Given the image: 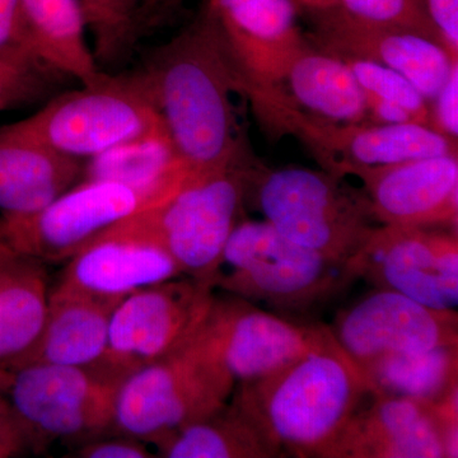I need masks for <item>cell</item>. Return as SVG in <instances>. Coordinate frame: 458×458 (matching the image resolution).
<instances>
[{"mask_svg":"<svg viewBox=\"0 0 458 458\" xmlns=\"http://www.w3.org/2000/svg\"><path fill=\"white\" fill-rule=\"evenodd\" d=\"M247 194L282 236L333 260L349 262L378 227L366 192L325 170L252 162Z\"/></svg>","mask_w":458,"mask_h":458,"instance_id":"3957f363","label":"cell"},{"mask_svg":"<svg viewBox=\"0 0 458 458\" xmlns=\"http://www.w3.org/2000/svg\"><path fill=\"white\" fill-rule=\"evenodd\" d=\"M348 264L357 280L432 309L456 311L457 232L379 225Z\"/></svg>","mask_w":458,"mask_h":458,"instance_id":"7c38bea8","label":"cell"},{"mask_svg":"<svg viewBox=\"0 0 458 458\" xmlns=\"http://www.w3.org/2000/svg\"><path fill=\"white\" fill-rule=\"evenodd\" d=\"M280 86L312 116L331 123H369L364 92L349 66L310 41L286 66Z\"/></svg>","mask_w":458,"mask_h":458,"instance_id":"603a6c76","label":"cell"},{"mask_svg":"<svg viewBox=\"0 0 458 458\" xmlns=\"http://www.w3.org/2000/svg\"><path fill=\"white\" fill-rule=\"evenodd\" d=\"M349 66L364 95L399 105L414 114L421 125H429L430 105L405 77L369 60L349 55H335Z\"/></svg>","mask_w":458,"mask_h":458,"instance_id":"f1b7e54d","label":"cell"},{"mask_svg":"<svg viewBox=\"0 0 458 458\" xmlns=\"http://www.w3.org/2000/svg\"><path fill=\"white\" fill-rule=\"evenodd\" d=\"M0 59L42 64L30 42L20 0H0Z\"/></svg>","mask_w":458,"mask_h":458,"instance_id":"1f68e13d","label":"cell"},{"mask_svg":"<svg viewBox=\"0 0 458 458\" xmlns=\"http://www.w3.org/2000/svg\"><path fill=\"white\" fill-rule=\"evenodd\" d=\"M0 438L8 439V441L18 443L23 448L26 447L25 437L18 426L7 397L2 391H0Z\"/></svg>","mask_w":458,"mask_h":458,"instance_id":"d590c367","label":"cell"},{"mask_svg":"<svg viewBox=\"0 0 458 458\" xmlns=\"http://www.w3.org/2000/svg\"><path fill=\"white\" fill-rule=\"evenodd\" d=\"M430 107V128L450 140L458 138V63L452 68L450 77L443 84Z\"/></svg>","mask_w":458,"mask_h":458,"instance_id":"d6a6232c","label":"cell"},{"mask_svg":"<svg viewBox=\"0 0 458 458\" xmlns=\"http://www.w3.org/2000/svg\"><path fill=\"white\" fill-rule=\"evenodd\" d=\"M214 298L213 286L185 276L126 295L114 307L99 361L128 377L176 352L197 335Z\"/></svg>","mask_w":458,"mask_h":458,"instance_id":"30bf717a","label":"cell"},{"mask_svg":"<svg viewBox=\"0 0 458 458\" xmlns=\"http://www.w3.org/2000/svg\"><path fill=\"white\" fill-rule=\"evenodd\" d=\"M82 159L51 149L16 123L0 128V213L40 212L82 179Z\"/></svg>","mask_w":458,"mask_h":458,"instance_id":"44dd1931","label":"cell"},{"mask_svg":"<svg viewBox=\"0 0 458 458\" xmlns=\"http://www.w3.org/2000/svg\"><path fill=\"white\" fill-rule=\"evenodd\" d=\"M251 164L190 176L171 197L128 219L164 247L182 276L214 288L228 238L245 219Z\"/></svg>","mask_w":458,"mask_h":458,"instance_id":"52a82bcc","label":"cell"},{"mask_svg":"<svg viewBox=\"0 0 458 458\" xmlns=\"http://www.w3.org/2000/svg\"><path fill=\"white\" fill-rule=\"evenodd\" d=\"M50 73L55 74L38 63L0 59V111L40 98L49 87Z\"/></svg>","mask_w":458,"mask_h":458,"instance_id":"4dcf8cb0","label":"cell"},{"mask_svg":"<svg viewBox=\"0 0 458 458\" xmlns=\"http://www.w3.org/2000/svg\"><path fill=\"white\" fill-rule=\"evenodd\" d=\"M177 276L182 274L164 247L125 219L66 261L57 284L122 301L141 288Z\"/></svg>","mask_w":458,"mask_h":458,"instance_id":"e0dca14e","label":"cell"},{"mask_svg":"<svg viewBox=\"0 0 458 458\" xmlns=\"http://www.w3.org/2000/svg\"><path fill=\"white\" fill-rule=\"evenodd\" d=\"M331 333L357 364L387 354L458 345L457 311L376 288L336 316Z\"/></svg>","mask_w":458,"mask_h":458,"instance_id":"5bb4252c","label":"cell"},{"mask_svg":"<svg viewBox=\"0 0 458 458\" xmlns=\"http://www.w3.org/2000/svg\"><path fill=\"white\" fill-rule=\"evenodd\" d=\"M174 153L191 176L249 164L232 93L240 75L209 3L138 72Z\"/></svg>","mask_w":458,"mask_h":458,"instance_id":"6da1fadb","label":"cell"},{"mask_svg":"<svg viewBox=\"0 0 458 458\" xmlns=\"http://www.w3.org/2000/svg\"><path fill=\"white\" fill-rule=\"evenodd\" d=\"M9 372L3 394L27 445L93 437L114 428L117 394L126 377L101 361L32 364Z\"/></svg>","mask_w":458,"mask_h":458,"instance_id":"9c48e42d","label":"cell"},{"mask_svg":"<svg viewBox=\"0 0 458 458\" xmlns=\"http://www.w3.org/2000/svg\"><path fill=\"white\" fill-rule=\"evenodd\" d=\"M199 334L237 385L269 375L313 351L331 328L298 324L232 295L214 298Z\"/></svg>","mask_w":458,"mask_h":458,"instance_id":"4fadbf2b","label":"cell"},{"mask_svg":"<svg viewBox=\"0 0 458 458\" xmlns=\"http://www.w3.org/2000/svg\"><path fill=\"white\" fill-rule=\"evenodd\" d=\"M45 265L12 245L0 225V369L38 335L50 292Z\"/></svg>","mask_w":458,"mask_h":458,"instance_id":"7402d4cb","label":"cell"},{"mask_svg":"<svg viewBox=\"0 0 458 458\" xmlns=\"http://www.w3.org/2000/svg\"><path fill=\"white\" fill-rule=\"evenodd\" d=\"M294 2L298 9H302L303 12L339 7V0H294Z\"/></svg>","mask_w":458,"mask_h":458,"instance_id":"8d00e7d4","label":"cell"},{"mask_svg":"<svg viewBox=\"0 0 458 458\" xmlns=\"http://www.w3.org/2000/svg\"><path fill=\"white\" fill-rule=\"evenodd\" d=\"M9 377H11L9 370L0 369V391L2 393H4L5 387H7Z\"/></svg>","mask_w":458,"mask_h":458,"instance_id":"f35d334b","label":"cell"},{"mask_svg":"<svg viewBox=\"0 0 458 458\" xmlns=\"http://www.w3.org/2000/svg\"><path fill=\"white\" fill-rule=\"evenodd\" d=\"M165 458H276L282 454L228 401L212 414L172 430L155 442Z\"/></svg>","mask_w":458,"mask_h":458,"instance_id":"484cf974","label":"cell"},{"mask_svg":"<svg viewBox=\"0 0 458 458\" xmlns=\"http://www.w3.org/2000/svg\"><path fill=\"white\" fill-rule=\"evenodd\" d=\"M87 31L95 41L96 62L116 66L125 62L140 38V0H78Z\"/></svg>","mask_w":458,"mask_h":458,"instance_id":"83f0119b","label":"cell"},{"mask_svg":"<svg viewBox=\"0 0 458 458\" xmlns=\"http://www.w3.org/2000/svg\"><path fill=\"white\" fill-rule=\"evenodd\" d=\"M339 7L366 22L409 30L442 45L420 0H339Z\"/></svg>","mask_w":458,"mask_h":458,"instance_id":"f546056e","label":"cell"},{"mask_svg":"<svg viewBox=\"0 0 458 458\" xmlns=\"http://www.w3.org/2000/svg\"><path fill=\"white\" fill-rule=\"evenodd\" d=\"M304 13L312 25L307 38L316 47L387 66L405 77L429 104L458 63L442 45L419 33L366 22L340 7Z\"/></svg>","mask_w":458,"mask_h":458,"instance_id":"9a60e30c","label":"cell"},{"mask_svg":"<svg viewBox=\"0 0 458 458\" xmlns=\"http://www.w3.org/2000/svg\"><path fill=\"white\" fill-rule=\"evenodd\" d=\"M442 47L458 59V0H420Z\"/></svg>","mask_w":458,"mask_h":458,"instance_id":"836d02e7","label":"cell"},{"mask_svg":"<svg viewBox=\"0 0 458 458\" xmlns=\"http://www.w3.org/2000/svg\"><path fill=\"white\" fill-rule=\"evenodd\" d=\"M16 123L51 149L82 161L165 131L138 72L104 73L98 82L51 98L38 113Z\"/></svg>","mask_w":458,"mask_h":458,"instance_id":"ba28073f","label":"cell"},{"mask_svg":"<svg viewBox=\"0 0 458 458\" xmlns=\"http://www.w3.org/2000/svg\"><path fill=\"white\" fill-rule=\"evenodd\" d=\"M221 23L241 84H280L309 44L295 23L294 0H208Z\"/></svg>","mask_w":458,"mask_h":458,"instance_id":"ac0fdd59","label":"cell"},{"mask_svg":"<svg viewBox=\"0 0 458 458\" xmlns=\"http://www.w3.org/2000/svg\"><path fill=\"white\" fill-rule=\"evenodd\" d=\"M177 0H156V5L157 4H174V3H176Z\"/></svg>","mask_w":458,"mask_h":458,"instance_id":"ab89813d","label":"cell"},{"mask_svg":"<svg viewBox=\"0 0 458 458\" xmlns=\"http://www.w3.org/2000/svg\"><path fill=\"white\" fill-rule=\"evenodd\" d=\"M351 176L363 182L370 209L381 225H445L457 231V155L357 168Z\"/></svg>","mask_w":458,"mask_h":458,"instance_id":"2e32d148","label":"cell"},{"mask_svg":"<svg viewBox=\"0 0 458 458\" xmlns=\"http://www.w3.org/2000/svg\"><path fill=\"white\" fill-rule=\"evenodd\" d=\"M358 367L369 394L434 405L458 387V345L382 355Z\"/></svg>","mask_w":458,"mask_h":458,"instance_id":"4316f807","label":"cell"},{"mask_svg":"<svg viewBox=\"0 0 458 458\" xmlns=\"http://www.w3.org/2000/svg\"><path fill=\"white\" fill-rule=\"evenodd\" d=\"M234 387L232 377L198 333L182 348L123 379L114 428L123 436L155 443L221 409Z\"/></svg>","mask_w":458,"mask_h":458,"instance_id":"8992f818","label":"cell"},{"mask_svg":"<svg viewBox=\"0 0 458 458\" xmlns=\"http://www.w3.org/2000/svg\"><path fill=\"white\" fill-rule=\"evenodd\" d=\"M30 42L42 64L82 86L105 72L87 42V25L78 0H20Z\"/></svg>","mask_w":458,"mask_h":458,"instance_id":"cb8c5ba5","label":"cell"},{"mask_svg":"<svg viewBox=\"0 0 458 458\" xmlns=\"http://www.w3.org/2000/svg\"><path fill=\"white\" fill-rule=\"evenodd\" d=\"M355 280L348 262L297 245L267 222L245 218L228 238L214 288L301 316L330 302Z\"/></svg>","mask_w":458,"mask_h":458,"instance_id":"277c9868","label":"cell"},{"mask_svg":"<svg viewBox=\"0 0 458 458\" xmlns=\"http://www.w3.org/2000/svg\"><path fill=\"white\" fill-rule=\"evenodd\" d=\"M333 458H447L432 405L369 394L349 421Z\"/></svg>","mask_w":458,"mask_h":458,"instance_id":"d6986e66","label":"cell"},{"mask_svg":"<svg viewBox=\"0 0 458 458\" xmlns=\"http://www.w3.org/2000/svg\"><path fill=\"white\" fill-rule=\"evenodd\" d=\"M119 302L57 284L49 292L35 342L8 370L32 364L98 363L106 352L111 316Z\"/></svg>","mask_w":458,"mask_h":458,"instance_id":"ffe728a7","label":"cell"},{"mask_svg":"<svg viewBox=\"0 0 458 458\" xmlns=\"http://www.w3.org/2000/svg\"><path fill=\"white\" fill-rule=\"evenodd\" d=\"M22 450V445H18V443L0 438V458L14 456V454H20Z\"/></svg>","mask_w":458,"mask_h":458,"instance_id":"74e56055","label":"cell"},{"mask_svg":"<svg viewBox=\"0 0 458 458\" xmlns=\"http://www.w3.org/2000/svg\"><path fill=\"white\" fill-rule=\"evenodd\" d=\"M140 439L131 436L120 438L95 439L83 445L77 451V457L82 458H149L155 457Z\"/></svg>","mask_w":458,"mask_h":458,"instance_id":"e575fe53","label":"cell"},{"mask_svg":"<svg viewBox=\"0 0 458 458\" xmlns=\"http://www.w3.org/2000/svg\"><path fill=\"white\" fill-rule=\"evenodd\" d=\"M143 4L156 5V0H140Z\"/></svg>","mask_w":458,"mask_h":458,"instance_id":"60d3db41","label":"cell"},{"mask_svg":"<svg viewBox=\"0 0 458 458\" xmlns=\"http://www.w3.org/2000/svg\"><path fill=\"white\" fill-rule=\"evenodd\" d=\"M87 161L83 180L123 183L144 192L156 205L171 197L191 176L165 131L128 141Z\"/></svg>","mask_w":458,"mask_h":458,"instance_id":"d4e9b609","label":"cell"},{"mask_svg":"<svg viewBox=\"0 0 458 458\" xmlns=\"http://www.w3.org/2000/svg\"><path fill=\"white\" fill-rule=\"evenodd\" d=\"M155 205L152 198L123 183L82 180L40 212L0 216V225L20 251L53 264L71 260L117 223Z\"/></svg>","mask_w":458,"mask_h":458,"instance_id":"8fae6325","label":"cell"},{"mask_svg":"<svg viewBox=\"0 0 458 458\" xmlns=\"http://www.w3.org/2000/svg\"><path fill=\"white\" fill-rule=\"evenodd\" d=\"M243 95L271 134L294 135L325 171L336 176L357 168L457 155V140L421 123L327 122L301 110L279 84L250 86Z\"/></svg>","mask_w":458,"mask_h":458,"instance_id":"5b68a950","label":"cell"},{"mask_svg":"<svg viewBox=\"0 0 458 458\" xmlns=\"http://www.w3.org/2000/svg\"><path fill=\"white\" fill-rule=\"evenodd\" d=\"M369 394L360 367L331 333L282 369L237 384L231 401L283 457L333 458Z\"/></svg>","mask_w":458,"mask_h":458,"instance_id":"7a4b0ae2","label":"cell"}]
</instances>
